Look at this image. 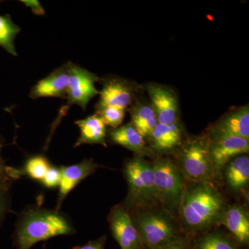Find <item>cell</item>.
<instances>
[{
    "mask_svg": "<svg viewBox=\"0 0 249 249\" xmlns=\"http://www.w3.org/2000/svg\"><path fill=\"white\" fill-rule=\"evenodd\" d=\"M97 106L125 109L133 99V89L128 82L121 79L105 80Z\"/></svg>",
    "mask_w": 249,
    "mask_h": 249,
    "instance_id": "15",
    "label": "cell"
},
{
    "mask_svg": "<svg viewBox=\"0 0 249 249\" xmlns=\"http://www.w3.org/2000/svg\"><path fill=\"white\" fill-rule=\"evenodd\" d=\"M69 80L70 72L67 63L37 82L31 89L29 96L33 99L38 98H65Z\"/></svg>",
    "mask_w": 249,
    "mask_h": 249,
    "instance_id": "13",
    "label": "cell"
},
{
    "mask_svg": "<svg viewBox=\"0 0 249 249\" xmlns=\"http://www.w3.org/2000/svg\"><path fill=\"white\" fill-rule=\"evenodd\" d=\"M183 128L179 121L171 124H157L149 140L152 152L164 155L176 150L182 143Z\"/></svg>",
    "mask_w": 249,
    "mask_h": 249,
    "instance_id": "12",
    "label": "cell"
},
{
    "mask_svg": "<svg viewBox=\"0 0 249 249\" xmlns=\"http://www.w3.org/2000/svg\"><path fill=\"white\" fill-rule=\"evenodd\" d=\"M226 180L232 191L240 192L248 186L249 181V158L246 155L232 159L225 166Z\"/></svg>",
    "mask_w": 249,
    "mask_h": 249,
    "instance_id": "19",
    "label": "cell"
},
{
    "mask_svg": "<svg viewBox=\"0 0 249 249\" xmlns=\"http://www.w3.org/2000/svg\"><path fill=\"white\" fill-rule=\"evenodd\" d=\"M146 89L158 124H171L178 121V101L173 91L156 84L147 85Z\"/></svg>",
    "mask_w": 249,
    "mask_h": 249,
    "instance_id": "10",
    "label": "cell"
},
{
    "mask_svg": "<svg viewBox=\"0 0 249 249\" xmlns=\"http://www.w3.org/2000/svg\"><path fill=\"white\" fill-rule=\"evenodd\" d=\"M111 235L121 249H145L127 209L116 205L108 216Z\"/></svg>",
    "mask_w": 249,
    "mask_h": 249,
    "instance_id": "9",
    "label": "cell"
},
{
    "mask_svg": "<svg viewBox=\"0 0 249 249\" xmlns=\"http://www.w3.org/2000/svg\"><path fill=\"white\" fill-rule=\"evenodd\" d=\"M249 151V140L237 137H211L209 139L210 159L214 178H218L232 159Z\"/></svg>",
    "mask_w": 249,
    "mask_h": 249,
    "instance_id": "8",
    "label": "cell"
},
{
    "mask_svg": "<svg viewBox=\"0 0 249 249\" xmlns=\"http://www.w3.org/2000/svg\"><path fill=\"white\" fill-rule=\"evenodd\" d=\"M179 207L183 222L196 232L220 222L226 209L222 195L211 183H196L185 191Z\"/></svg>",
    "mask_w": 249,
    "mask_h": 249,
    "instance_id": "2",
    "label": "cell"
},
{
    "mask_svg": "<svg viewBox=\"0 0 249 249\" xmlns=\"http://www.w3.org/2000/svg\"><path fill=\"white\" fill-rule=\"evenodd\" d=\"M106 240H107L106 236H102L97 240L89 241L86 245L78 246L72 249H105Z\"/></svg>",
    "mask_w": 249,
    "mask_h": 249,
    "instance_id": "27",
    "label": "cell"
},
{
    "mask_svg": "<svg viewBox=\"0 0 249 249\" xmlns=\"http://www.w3.org/2000/svg\"><path fill=\"white\" fill-rule=\"evenodd\" d=\"M51 165L45 156L34 155L28 159L22 168H16V173L18 178L27 176L31 179L40 182Z\"/></svg>",
    "mask_w": 249,
    "mask_h": 249,
    "instance_id": "22",
    "label": "cell"
},
{
    "mask_svg": "<svg viewBox=\"0 0 249 249\" xmlns=\"http://www.w3.org/2000/svg\"><path fill=\"white\" fill-rule=\"evenodd\" d=\"M75 232L71 219L61 211L34 206L19 214L13 237L16 249H30L37 242Z\"/></svg>",
    "mask_w": 249,
    "mask_h": 249,
    "instance_id": "1",
    "label": "cell"
},
{
    "mask_svg": "<svg viewBox=\"0 0 249 249\" xmlns=\"http://www.w3.org/2000/svg\"><path fill=\"white\" fill-rule=\"evenodd\" d=\"M20 30V28L13 22L9 14L0 15V47L14 56L18 55L15 38Z\"/></svg>",
    "mask_w": 249,
    "mask_h": 249,
    "instance_id": "23",
    "label": "cell"
},
{
    "mask_svg": "<svg viewBox=\"0 0 249 249\" xmlns=\"http://www.w3.org/2000/svg\"><path fill=\"white\" fill-rule=\"evenodd\" d=\"M67 65L70 72V80L65 97L67 100V105L60 110L58 119L53 124L51 134L58 125L62 117L66 114L70 106L77 105L85 109L90 100L99 93L95 86V83L98 80L96 75L71 62H67Z\"/></svg>",
    "mask_w": 249,
    "mask_h": 249,
    "instance_id": "7",
    "label": "cell"
},
{
    "mask_svg": "<svg viewBox=\"0 0 249 249\" xmlns=\"http://www.w3.org/2000/svg\"><path fill=\"white\" fill-rule=\"evenodd\" d=\"M26 6L30 8L32 10L34 14L39 15V16H43L45 15V11L43 8L41 6L40 3L37 1H22Z\"/></svg>",
    "mask_w": 249,
    "mask_h": 249,
    "instance_id": "29",
    "label": "cell"
},
{
    "mask_svg": "<svg viewBox=\"0 0 249 249\" xmlns=\"http://www.w3.org/2000/svg\"><path fill=\"white\" fill-rule=\"evenodd\" d=\"M109 137L112 143L121 145L137 155L143 157L151 155V151L145 145V139L132 123L111 129L109 132Z\"/></svg>",
    "mask_w": 249,
    "mask_h": 249,
    "instance_id": "17",
    "label": "cell"
},
{
    "mask_svg": "<svg viewBox=\"0 0 249 249\" xmlns=\"http://www.w3.org/2000/svg\"><path fill=\"white\" fill-rule=\"evenodd\" d=\"M96 114L103 119L106 125L116 128L122 124L125 114L124 109L119 108L96 106Z\"/></svg>",
    "mask_w": 249,
    "mask_h": 249,
    "instance_id": "25",
    "label": "cell"
},
{
    "mask_svg": "<svg viewBox=\"0 0 249 249\" xmlns=\"http://www.w3.org/2000/svg\"><path fill=\"white\" fill-rule=\"evenodd\" d=\"M192 249H240L230 237L220 232L204 234L192 244Z\"/></svg>",
    "mask_w": 249,
    "mask_h": 249,
    "instance_id": "21",
    "label": "cell"
},
{
    "mask_svg": "<svg viewBox=\"0 0 249 249\" xmlns=\"http://www.w3.org/2000/svg\"><path fill=\"white\" fill-rule=\"evenodd\" d=\"M132 124L145 139H148L158 124L155 111L151 104L139 103L130 111Z\"/></svg>",
    "mask_w": 249,
    "mask_h": 249,
    "instance_id": "20",
    "label": "cell"
},
{
    "mask_svg": "<svg viewBox=\"0 0 249 249\" xmlns=\"http://www.w3.org/2000/svg\"><path fill=\"white\" fill-rule=\"evenodd\" d=\"M14 181L8 174H0V228L11 212V188Z\"/></svg>",
    "mask_w": 249,
    "mask_h": 249,
    "instance_id": "24",
    "label": "cell"
},
{
    "mask_svg": "<svg viewBox=\"0 0 249 249\" xmlns=\"http://www.w3.org/2000/svg\"><path fill=\"white\" fill-rule=\"evenodd\" d=\"M145 249H157L183 238L169 213L163 211L139 213L132 218Z\"/></svg>",
    "mask_w": 249,
    "mask_h": 249,
    "instance_id": "3",
    "label": "cell"
},
{
    "mask_svg": "<svg viewBox=\"0 0 249 249\" xmlns=\"http://www.w3.org/2000/svg\"><path fill=\"white\" fill-rule=\"evenodd\" d=\"M155 176L157 201L168 209L180 206L183 193V175L178 165L165 159L156 160L152 164Z\"/></svg>",
    "mask_w": 249,
    "mask_h": 249,
    "instance_id": "6",
    "label": "cell"
},
{
    "mask_svg": "<svg viewBox=\"0 0 249 249\" xmlns=\"http://www.w3.org/2000/svg\"><path fill=\"white\" fill-rule=\"evenodd\" d=\"M124 173L129 188L127 206H144L158 202L153 168L142 157L136 155L127 160Z\"/></svg>",
    "mask_w": 249,
    "mask_h": 249,
    "instance_id": "4",
    "label": "cell"
},
{
    "mask_svg": "<svg viewBox=\"0 0 249 249\" xmlns=\"http://www.w3.org/2000/svg\"><path fill=\"white\" fill-rule=\"evenodd\" d=\"M179 168L183 176L196 183H211L214 178L210 159L209 140L204 137L188 139L180 150Z\"/></svg>",
    "mask_w": 249,
    "mask_h": 249,
    "instance_id": "5",
    "label": "cell"
},
{
    "mask_svg": "<svg viewBox=\"0 0 249 249\" xmlns=\"http://www.w3.org/2000/svg\"><path fill=\"white\" fill-rule=\"evenodd\" d=\"M99 168V165L92 159H85L79 163L60 166V181L55 209L60 211L65 198L82 181L92 175Z\"/></svg>",
    "mask_w": 249,
    "mask_h": 249,
    "instance_id": "11",
    "label": "cell"
},
{
    "mask_svg": "<svg viewBox=\"0 0 249 249\" xmlns=\"http://www.w3.org/2000/svg\"><path fill=\"white\" fill-rule=\"evenodd\" d=\"M220 222L231 232L237 245H249V218L247 211L242 206H232L225 209Z\"/></svg>",
    "mask_w": 249,
    "mask_h": 249,
    "instance_id": "16",
    "label": "cell"
},
{
    "mask_svg": "<svg viewBox=\"0 0 249 249\" xmlns=\"http://www.w3.org/2000/svg\"><path fill=\"white\" fill-rule=\"evenodd\" d=\"M237 137L249 140V105L227 114L214 126L211 137Z\"/></svg>",
    "mask_w": 249,
    "mask_h": 249,
    "instance_id": "14",
    "label": "cell"
},
{
    "mask_svg": "<svg viewBox=\"0 0 249 249\" xmlns=\"http://www.w3.org/2000/svg\"><path fill=\"white\" fill-rule=\"evenodd\" d=\"M75 124L80 129V137L75 143V147L83 144H100L107 147V125L97 114L77 121Z\"/></svg>",
    "mask_w": 249,
    "mask_h": 249,
    "instance_id": "18",
    "label": "cell"
},
{
    "mask_svg": "<svg viewBox=\"0 0 249 249\" xmlns=\"http://www.w3.org/2000/svg\"><path fill=\"white\" fill-rule=\"evenodd\" d=\"M4 139L0 135V174H8V171H9L10 168V166H8L6 164V161H5L1 155V150H2L3 147L4 146Z\"/></svg>",
    "mask_w": 249,
    "mask_h": 249,
    "instance_id": "30",
    "label": "cell"
},
{
    "mask_svg": "<svg viewBox=\"0 0 249 249\" xmlns=\"http://www.w3.org/2000/svg\"><path fill=\"white\" fill-rule=\"evenodd\" d=\"M60 181V168L51 165L45 177L40 181L47 188H54L59 186Z\"/></svg>",
    "mask_w": 249,
    "mask_h": 249,
    "instance_id": "26",
    "label": "cell"
},
{
    "mask_svg": "<svg viewBox=\"0 0 249 249\" xmlns=\"http://www.w3.org/2000/svg\"><path fill=\"white\" fill-rule=\"evenodd\" d=\"M157 249H192V244L188 238L183 237L178 242Z\"/></svg>",
    "mask_w": 249,
    "mask_h": 249,
    "instance_id": "28",
    "label": "cell"
}]
</instances>
